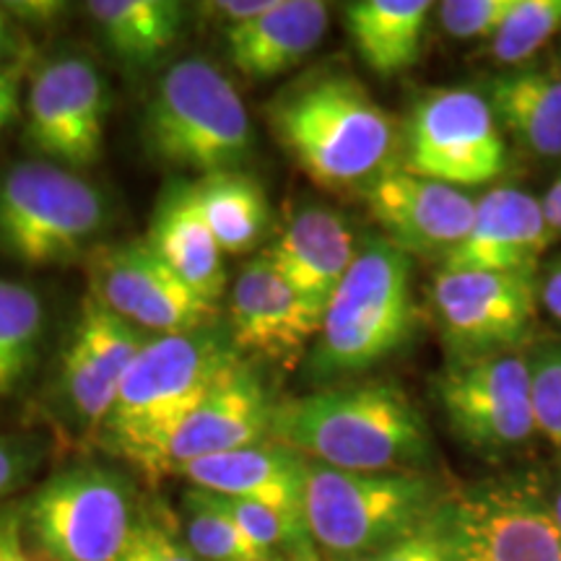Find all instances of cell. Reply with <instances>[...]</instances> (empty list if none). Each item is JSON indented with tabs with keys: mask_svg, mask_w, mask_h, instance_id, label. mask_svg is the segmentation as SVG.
I'll list each match as a JSON object with an SVG mask.
<instances>
[{
	"mask_svg": "<svg viewBox=\"0 0 561 561\" xmlns=\"http://www.w3.org/2000/svg\"><path fill=\"white\" fill-rule=\"evenodd\" d=\"M271 439L320 466L354 473L421 471L426 421L396 382H359L276 403Z\"/></svg>",
	"mask_w": 561,
	"mask_h": 561,
	"instance_id": "6da1fadb",
	"label": "cell"
},
{
	"mask_svg": "<svg viewBox=\"0 0 561 561\" xmlns=\"http://www.w3.org/2000/svg\"><path fill=\"white\" fill-rule=\"evenodd\" d=\"M271 125L307 178L328 191L369 187L388 172L392 123L354 76L320 73L286 89Z\"/></svg>",
	"mask_w": 561,
	"mask_h": 561,
	"instance_id": "7a4b0ae2",
	"label": "cell"
},
{
	"mask_svg": "<svg viewBox=\"0 0 561 561\" xmlns=\"http://www.w3.org/2000/svg\"><path fill=\"white\" fill-rule=\"evenodd\" d=\"M237 359L214 331L153 335L125 371L115 409L102 426L104 447L149 476L180 421L201 405Z\"/></svg>",
	"mask_w": 561,
	"mask_h": 561,
	"instance_id": "3957f363",
	"label": "cell"
},
{
	"mask_svg": "<svg viewBox=\"0 0 561 561\" xmlns=\"http://www.w3.org/2000/svg\"><path fill=\"white\" fill-rule=\"evenodd\" d=\"M445 500L421 471L354 473L307 460L305 520L312 543L333 561L377 557L430 523Z\"/></svg>",
	"mask_w": 561,
	"mask_h": 561,
	"instance_id": "277c9868",
	"label": "cell"
},
{
	"mask_svg": "<svg viewBox=\"0 0 561 561\" xmlns=\"http://www.w3.org/2000/svg\"><path fill=\"white\" fill-rule=\"evenodd\" d=\"M144 140L153 159L180 170H240L255 146L240 91L214 62L187 58L161 76L146 104Z\"/></svg>",
	"mask_w": 561,
	"mask_h": 561,
	"instance_id": "5b68a950",
	"label": "cell"
},
{
	"mask_svg": "<svg viewBox=\"0 0 561 561\" xmlns=\"http://www.w3.org/2000/svg\"><path fill=\"white\" fill-rule=\"evenodd\" d=\"M411 276V255L388 240L356 252L322 314L312 356L320 377L356 375L403 346L416 318Z\"/></svg>",
	"mask_w": 561,
	"mask_h": 561,
	"instance_id": "8992f818",
	"label": "cell"
},
{
	"mask_svg": "<svg viewBox=\"0 0 561 561\" xmlns=\"http://www.w3.org/2000/svg\"><path fill=\"white\" fill-rule=\"evenodd\" d=\"M107 221V198L79 172L32 159L0 174V252L26 268L87 257Z\"/></svg>",
	"mask_w": 561,
	"mask_h": 561,
	"instance_id": "52a82bcc",
	"label": "cell"
},
{
	"mask_svg": "<svg viewBox=\"0 0 561 561\" xmlns=\"http://www.w3.org/2000/svg\"><path fill=\"white\" fill-rule=\"evenodd\" d=\"M21 515L26 543L42 561H115L140 504L128 476L87 462L53 473Z\"/></svg>",
	"mask_w": 561,
	"mask_h": 561,
	"instance_id": "ba28073f",
	"label": "cell"
},
{
	"mask_svg": "<svg viewBox=\"0 0 561 561\" xmlns=\"http://www.w3.org/2000/svg\"><path fill=\"white\" fill-rule=\"evenodd\" d=\"M453 561H561V528L536 476H502L445 500Z\"/></svg>",
	"mask_w": 561,
	"mask_h": 561,
	"instance_id": "9c48e42d",
	"label": "cell"
},
{
	"mask_svg": "<svg viewBox=\"0 0 561 561\" xmlns=\"http://www.w3.org/2000/svg\"><path fill=\"white\" fill-rule=\"evenodd\" d=\"M507 167V146L494 112L471 89H437L416 104L409 128L405 172L453 187L496 180Z\"/></svg>",
	"mask_w": 561,
	"mask_h": 561,
	"instance_id": "30bf717a",
	"label": "cell"
},
{
	"mask_svg": "<svg viewBox=\"0 0 561 561\" xmlns=\"http://www.w3.org/2000/svg\"><path fill=\"white\" fill-rule=\"evenodd\" d=\"M437 398L453 432L473 450L502 455L538 432L530 364L520 354L473 356L437 380Z\"/></svg>",
	"mask_w": 561,
	"mask_h": 561,
	"instance_id": "8fae6325",
	"label": "cell"
},
{
	"mask_svg": "<svg viewBox=\"0 0 561 561\" xmlns=\"http://www.w3.org/2000/svg\"><path fill=\"white\" fill-rule=\"evenodd\" d=\"M91 297L117 318L157 335L214 328L219 307L203 299L144 242L104 244L87 255Z\"/></svg>",
	"mask_w": 561,
	"mask_h": 561,
	"instance_id": "7c38bea8",
	"label": "cell"
},
{
	"mask_svg": "<svg viewBox=\"0 0 561 561\" xmlns=\"http://www.w3.org/2000/svg\"><path fill=\"white\" fill-rule=\"evenodd\" d=\"M110 89L100 68L81 55L45 62L26 91L24 138L34 151L66 170L102 159Z\"/></svg>",
	"mask_w": 561,
	"mask_h": 561,
	"instance_id": "4fadbf2b",
	"label": "cell"
},
{
	"mask_svg": "<svg viewBox=\"0 0 561 561\" xmlns=\"http://www.w3.org/2000/svg\"><path fill=\"white\" fill-rule=\"evenodd\" d=\"M538 301L536 273L439 271L434 278L439 325L466 359L517 346L530 331Z\"/></svg>",
	"mask_w": 561,
	"mask_h": 561,
	"instance_id": "5bb4252c",
	"label": "cell"
},
{
	"mask_svg": "<svg viewBox=\"0 0 561 561\" xmlns=\"http://www.w3.org/2000/svg\"><path fill=\"white\" fill-rule=\"evenodd\" d=\"M273 411L276 403L271 401L261 375L237 356L198 409L187 413L170 439L161 445L149 479L157 481L170 473L180 476L201 458L268 442Z\"/></svg>",
	"mask_w": 561,
	"mask_h": 561,
	"instance_id": "9a60e30c",
	"label": "cell"
},
{
	"mask_svg": "<svg viewBox=\"0 0 561 561\" xmlns=\"http://www.w3.org/2000/svg\"><path fill=\"white\" fill-rule=\"evenodd\" d=\"M320 328L322 312L273 268L268 255L250 261L231 284L229 343L234 351L291 364Z\"/></svg>",
	"mask_w": 561,
	"mask_h": 561,
	"instance_id": "2e32d148",
	"label": "cell"
},
{
	"mask_svg": "<svg viewBox=\"0 0 561 561\" xmlns=\"http://www.w3.org/2000/svg\"><path fill=\"white\" fill-rule=\"evenodd\" d=\"M367 206L388 242L405 255H442L445 261L466 240L476 219V201L460 187L388 170L364 187Z\"/></svg>",
	"mask_w": 561,
	"mask_h": 561,
	"instance_id": "e0dca14e",
	"label": "cell"
},
{
	"mask_svg": "<svg viewBox=\"0 0 561 561\" xmlns=\"http://www.w3.org/2000/svg\"><path fill=\"white\" fill-rule=\"evenodd\" d=\"M557 231L546 221L543 203L517 187H496L476 201L468 237L442 261V271L536 273L538 257Z\"/></svg>",
	"mask_w": 561,
	"mask_h": 561,
	"instance_id": "ac0fdd59",
	"label": "cell"
},
{
	"mask_svg": "<svg viewBox=\"0 0 561 561\" xmlns=\"http://www.w3.org/2000/svg\"><path fill=\"white\" fill-rule=\"evenodd\" d=\"M356 252V237L341 214L325 206H305L291 216L265 255L314 310L325 314Z\"/></svg>",
	"mask_w": 561,
	"mask_h": 561,
	"instance_id": "d6986e66",
	"label": "cell"
},
{
	"mask_svg": "<svg viewBox=\"0 0 561 561\" xmlns=\"http://www.w3.org/2000/svg\"><path fill=\"white\" fill-rule=\"evenodd\" d=\"M180 476H185L193 489L305 515L307 458L273 439L201 458Z\"/></svg>",
	"mask_w": 561,
	"mask_h": 561,
	"instance_id": "ffe728a7",
	"label": "cell"
},
{
	"mask_svg": "<svg viewBox=\"0 0 561 561\" xmlns=\"http://www.w3.org/2000/svg\"><path fill=\"white\" fill-rule=\"evenodd\" d=\"M328 21L331 9L320 0H273L257 19L227 30L231 66L252 81L289 73L314 53Z\"/></svg>",
	"mask_w": 561,
	"mask_h": 561,
	"instance_id": "44dd1931",
	"label": "cell"
},
{
	"mask_svg": "<svg viewBox=\"0 0 561 561\" xmlns=\"http://www.w3.org/2000/svg\"><path fill=\"white\" fill-rule=\"evenodd\" d=\"M146 244L195 294L219 305L227 289L224 250L203 219L193 182H180L161 195Z\"/></svg>",
	"mask_w": 561,
	"mask_h": 561,
	"instance_id": "7402d4cb",
	"label": "cell"
},
{
	"mask_svg": "<svg viewBox=\"0 0 561 561\" xmlns=\"http://www.w3.org/2000/svg\"><path fill=\"white\" fill-rule=\"evenodd\" d=\"M430 0H359L346 5L348 34L369 70L396 76L419 60Z\"/></svg>",
	"mask_w": 561,
	"mask_h": 561,
	"instance_id": "603a6c76",
	"label": "cell"
},
{
	"mask_svg": "<svg viewBox=\"0 0 561 561\" xmlns=\"http://www.w3.org/2000/svg\"><path fill=\"white\" fill-rule=\"evenodd\" d=\"M489 107L525 149L561 157V76L517 70L489 83Z\"/></svg>",
	"mask_w": 561,
	"mask_h": 561,
	"instance_id": "cb8c5ba5",
	"label": "cell"
},
{
	"mask_svg": "<svg viewBox=\"0 0 561 561\" xmlns=\"http://www.w3.org/2000/svg\"><path fill=\"white\" fill-rule=\"evenodd\" d=\"M87 13L117 58L146 66L174 45L185 9L174 0H91Z\"/></svg>",
	"mask_w": 561,
	"mask_h": 561,
	"instance_id": "d4e9b609",
	"label": "cell"
},
{
	"mask_svg": "<svg viewBox=\"0 0 561 561\" xmlns=\"http://www.w3.org/2000/svg\"><path fill=\"white\" fill-rule=\"evenodd\" d=\"M193 185L203 219L224 252L242 255L263 240L268 229V198L252 174L216 172Z\"/></svg>",
	"mask_w": 561,
	"mask_h": 561,
	"instance_id": "484cf974",
	"label": "cell"
},
{
	"mask_svg": "<svg viewBox=\"0 0 561 561\" xmlns=\"http://www.w3.org/2000/svg\"><path fill=\"white\" fill-rule=\"evenodd\" d=\"M45 339V305L32 286L0 278V398L21 388Z\"/></svg>",
	"mask_w": 561,
	"mask_h": 561,
	"instance_id": "4316f807",
	"label": "cell"
},
{
	"mask_svg": "<svg viewBox=\"0 0 561 561\" xmlns=\"http://www.w3.org/2000/svg\"><path fill=\"white\" fill-rule=\"evenodd\" d=\"M185 541L198 561H273L257 549L231 517L219 507L214 494L191 489L185 494Z\"/></svg>",
	"mask_w": 561,
	"mask_h": 561,
	"instance_id": "83f0119b",
	"label": "cell"
},
{
	"mask_svg": "<svg viewBox=\"0 0 561 561\" xmlns=\"http://www.w3.org/2000/svg\"><path fill=\"white\" fill-rule=\"evenodd\" d=\"M73 341L79 343V346L91 356V362L117 385L123 382L125 371H128L130 364L136 362L140 348L149 343L140 328L130 325L128 320L117 318L115 312H110L107 307H104L102 301H96L91 294L83 299Z\"/></svg>",
	"mask_w": 561,
	"mask_h": 561,
	"instance_id": "f1b7e54d",
	"label": "cell"
},
{
	"mask_svg": "<svg viewBox=\"0 0 561 561\" xmlns=\"http://www.w3.org/2000/svg\"><path fill=\"white\" fill-rule=\"evenodd\" d=\"M561 30V0H517L502 30L491 37V55L504 66L528 60Z\"/></svg>",
	"mask_w": 561,
	"mask_h": 561,
	"instance_id": "f546056e",
	"label": "cell"
},
{
	"mask_svg": "<svg viewBox=\"0 0 561 561\" xmlns=\"http://www.w3.org/2000/svg\"><path fill=\"white\" fill-rule=\"evenodd\" d=\"M210 494V491H208ZM219 507L240 525V530L250 538L257 549H263L271 557H278L291 546L310 541V528H307L305 515L273 507V504L250 502V500H229V496L214 494Z\"/></svg>",
	"mask_w": 561,
	"mask_h": 561,
	"instance_id": "4dcf8cb0",
	"label": "cell"
},
{
	"mask_svg": "<svg viewBox=\"0 0 561 561\" xmlns=\"http://www.w3.org/2000/svg\"><path fill=\"white\" fill-rule=\"evenodd\" d=\"M62 388H66L76 416L87 421L91 430L102 432L104 421L115 409L121 385L112 382L73 339H70L66 356H62Z\"/></svg>",
	"mask_w": 561,
	"mask_h": 561,
	"instance_id": "1f68e13d",
	"label": "cell"
},
{
	"mask_svg": "<svg viewBox=\"0 0 561 561\" xmlns=\"http://www.w3.org/2000/svg\"><path fill=\"white\" fill-rule=\"evenodd\" d=\"M115 561H198L180 533V520L164 502L140 504L128 543Z\"/></svg>",
	"mask_w": 561,
	"mask_h": 561,
	"instance_id": "d6a6232c",
	"label": "cell"
},
{
	"mask_svg": "<svg viewBox=\"0 0 561 561\" xmlns=\"http://www.w3.org/2000/svg\"><path fill=\"white\" fill-rule=\"evenodd\" d=\"M528 364L536 426L561 450V346L541 348Z\"/></svg>",
	"mask_w": 561,
	"mask_h": 561,
	"instance_id": "836d02e7",
	"label": "cell"
},
{
	"mask_svg": "<svg viewBox=\"0 0 561 561\" xmlns=\"http://www.w3.org/2000/svg\"><path fill=\"white\" fill-rule=\"evenodd\" d=\"M515 5L517 0H447L439 5V24L455 39H491Z\"/></svg>",
	"mask_w": 561,
	"mask_h": 561,
	"instance_id": "e575fe53",
	"label": "cell"
},
{
	"mask_svg": "<svg viewBox=\"0 0 561 561\" xmlns=\"http://www.w3.org/2000/svg\"><path fill=\"white\" fill-rule=\"evenodd\" d=\"M377 561H453L445 525V504L430 523H424L398 543L377 553Z\"/></svg>",
	"mask_w": 561,
	"mask_h": 561,
	"instance_id": "d590c367",
	"label": "cell"
},
{
	"mask_svg": "<svg viewBox=\"0 0 561 561\" xmlns=\"http://www.w3.org/2000/svg\"><path fill=\"white\" fill-rule=\"evenodd\" d=\"M37 455L26 442L0 437V504L30 479Z\"/></svg>",
	"mask_w": 561,
	"mask_h": 561,
	"instance_id": "8d00e7d4",
	"label": "cell"
},
{
	"mask_svg": "<svg viewBox=\"0 0 561 561\" xmlns=\"http://www.w3.org/2000/svg\"><path fill=\"white\" fill-rule=\"evenodd\" d=\"M0 561H42L26 543L21 504L0 510Z\"/></svg>",
	"mask_w": 561,
	"mask_h": 561,
	"instance_id": "74e56055",
	"label": "cell"
},
{
	"mask_svg": "<svg viewBox=\"0 0 561 561\" xmlns=\"http://www.w3.org/2000/svg\"><path fill=\"white\" fill-rule=\"evenodd\" d=\"M273 5V0H216V3H206L203 11L210 13L216 19H227L229 26H240L244 21L257 19Z\"/></svg>",
	"mask_w": 561,
	"mask_h": 561,
	"instance_id": "f35d334b",
	"label": "cell"
},
{
	"mask_svg": "<svg viewBox=\"0 0 561 561\" xmlns=\"http://www.w3.org/2000/svg\"><path fill=\"white\" fill-rule=\"evenodd\" d=\"M21 115V79L19 70L0 66V133Z\"/></svg>",
	"mask_w": 561,
	"mask_h": 561,
	"instance_id": "ab89813d",
	"label": "cell"
},
{
	"mask_svg": "<svg viewBox=\"0 0 561 561\" xmlns=\"http://www.w3.org/2000/svg\"><path fill=\"white\" fill-rule=\"evenodd\" d=\"M541 305L557 322H561V263L553 265L541 286Z\"/></svg>",
	"mask_w": 561,
	"mask_h": 561,
	"instance_id": "60d3db41",
	"label": "cell"
},
{
	"mask_svg": "<svg viewBox=\"0 0 561 561\" xmlns=\"http://www.w3.org/2000/svg\"><path fill=\"white\" fill-rule=\"evenodd\" d=\"M543 214L546 221L551 224L553 231H561V178L549 187V193L543 195Z\"/></svg>",
	"mask_w": 561,
	"mask_h": 561,
	"instance_id": "b9f144b4",
	"label": "cell"
},
{
	"mask_svg": "<svg viewBox=\"0 0 561 561\" xmlns=\"http://www.w3.org/2000/svg\"><path fill=\"white\" fill-rule=\"evenodd\" d=\"M273 561H322V557L310 538V541H301L291 546V549H286L284 553H278V557H273Z\"/></svg>",
	"mask_w": 561,
	"mask_h": 561,
	"instance_id": "7bdbcfd3",
	"label": "cell"
},
{
	"mask_svg": "<svg viewBox=\"0 0 561 561\" xmlns=\"http://www.w3.org/2000/svg\"><path fill=\"white\" fill-rule=\"evenodd\" d=\"M11 50H13V26H11L5 5H0V60H3ZM0 66H3V62H0Z\"/></svg>",
	"mask_w": 561,
	"mask_h": 561,
	"instance_id": "ee69618b",
	"label": "cell"
},
{
	"mask_svg": "<svg viewBox=\"0 0 561 561\" xmlns=\"http://www.w3.org/2000/svg\"><path fill=\"white\" fill-rule=\"evenodd\" d=\"M551 504H553V515H557V523H559V528H561V483H559V489L553 491Z\"/></svg>",
	"mask_w": 561,
	"mask_h": 561,
	"instance_id": "f6af8a7d",
	"label": "cell"
},
{
	"mask_svg": "<svg viewBox=\"0 0 561 561\" xmlns=\"http://www.w3.org/2000/svg\"><path fill=\"white\" fill-rule=\"evenodd\" d=\"M339 561H377V557H356V559H339Z\"/></svg>",
	"mask_w": 561,
	"mask_h": 561,
	"instance_id": "bcb514c9",
	"label": "cell"
}]
</instances>
